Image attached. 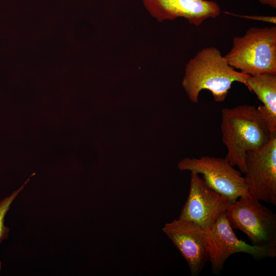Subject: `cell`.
Here are the masks:
<instances>
[{"instance_id": "cell-1", "label": "cell", "mask_w": 276, "mask_h": 276, "mask_svg": "<svg viewBox=\"0 0 276 276\" xmlns=\"http://www.w3.org/2000/svg\"><path fill=\"white\" fill-rule=\"evenodd\" d=\"M220 128L227 150L225 158L243 173L247 152L262 147L273 134L258 108L251 105L223 108Z\"/></svg>"}, {"instance_id": "cell-2", "label": "cell", "mask_w": 276, "mask_h": 276, "mask_svg": "<svg viewBox=\"0 0 276 276\" xmlns=\"http://www.w3.org/2000/svg\"><path fill=\"white\" fill-rule=\"evenodd\" d=\"M182 81V86L190 100L198 102L203 89L211 91L214 100L224 102L234 82L246 85L249 75L237 72L232 67L221 52L214 47L198 51L186 64Z\"/></svg>"}, {"instance_id": "cell-3", "label": "cell", "mask_w": 276, "mask_h": 276, "mask_svg": "<svg viewBox=\"0 0 276 276\" xmlns=\"http://www.w3.org/2000/svg\"><path fill=\"white\" fill-rule=\"evenodd\" d=\"M224 57L233 68L249 75L276 74V26L249 28L233 39Z\"/></svg>"}, {"instance_id": "cell-4", "label": "cell", "mask_w": 276, "mask_h": 276, "mask_svg": "<svg viewBox=\"0 0 276 276\" xmlns=\"http://www.w3.org/2000/svg\"><path fill=\"white\" fill-rule=\"evenodd\" d=\"M233 229L243 232L252 245L276 248V215L247 194L231 203L225 211Z\"/></svg>"}, {"instance_id": "cell-5", "label": "cell", "mask_w": 276, "mask_h": 276, "mask_svg": "<svg viewBox=\"0 0 276 276\" xmlns=\"http://www.w3.org/2000/svg\"><path fill=\"white\" fill-rule=\"evenodd\" d=\"M178 167L181 170L201 174L210 188L226 197L231 203L240 196L249 194L244 177L226 158L210 156L188 157L179 162Z\"/></svg>"}, {"instance_id": "cell-6", "label": "cell", "mask_w": 276, "mask_h": 276, "mask_svg": "<svg viewBox=\"0 0 276 276\" xmlns=\"http://www.w3.org/2000/svg\"><path fill=\"white\" fill-rule=\"evenodd\" d=\"M245 166L249 194L276 205V132L262 147L247 152Z\"/></svg>"}, {"instance_id": "cell-7", "label": "cell", "mask_w": 276, "mask_h": 276, "mask_svg": "<svg viewBox=\"0 0 276 276\" xmlns=\"http://www.w3.org/2000/svg\"><path fill=\"white\" fill-rule=\"evenodd\" d=\"M233 229L224 212L206 231L209 238V261L213 272L219 273L226 260L234 254H247L257 260L276 256V248L247 244L238 239Z\"/></svg>"}, {"instance_id": "cell-8", "label": "cell", "mask_w": 276, "mask_h": 276, "mask_svg": "<svg viewBox=\"0 0 276 276\" xmlns=\"http://www.w3.org/2000/svg\"><path fill=\"white\" fill-rule=\"evenodd\" d=\"M231 203L210 188L198 173L191 172L189 193L178 218L193 222L207 231Z\"/></svg>"}, {"instance_id": "cell-9", "label": "cell", "mask_w": 276, "mask_h": 276, "mask_svg": "<svg viewBox=\"0 0 276 276\" xmlns=\"http://www.w3.org/2000/svg\"><path fill=\"white\" fill-rule=\"evenodd\" d=\"M186 260L192 275L197 276L209 261V238L198 224L178 219L167 223L162 229Z\"/></svg>"}, {"instance_id": "cell-10", "label": "cell", "mask_w": 276, "mask_h": 276, "mask_svg": "<svg viewBox=\"0 0 276 276\" xmlns=\"http://www.w3.org/2000/svg\"><path fill=\"white\" fill-rule=\"evenodd\" d=\"M149 13L158 22L186 19L195 26L200 25L208 18H215L221 13L219 5L208 0H142Z\"/></svg>"}, {"instance_id": "cell-11", "label": "cell", "mask_w": 276, "mask_h": 276, "mask_svg": "<svg viewBox=\"0 0 276 276\" xmlns=\"http://www.w3.org/2000/svg\"><path fill=\"white\" fill-rule=\"evenodd\" d=\"M246 86L262 103L257 108L271 133L276 132V74L249 75Z\"/></svg>"}, {"instance_id": "cell-12", "label": "cell", "mask_w": 276, "mask_h": 276, "mask_svg": "<svg viewBox=\"0 0 276 276\" xmlns=\"http://www.w3.org/2000/svg\"><path fill=\"white\" fill-rule=\"evenodd\" d=\"M35 174V173H33L20 188L13 191L10 195L0 200V244L4 239L8 238L10 231V228L5 225V217L15 198L28 182L30 178Z\"/></svg>"}, {"instance_id": "cell-13", "label": "cell", "mask_w": 276, "mask_h": 276, "mask_svg": "<svg viewBox=\"0 0 276 276\" xmlns=\"http://www.w3.org/2000/svg\"><path fill=\"white\" fill-rule=\"evenodd\" d=\"M263 5H268L273 8H276V0H259Z\"/></svg>"}, {"instance_id": "cell-14", "label": "cell", "mask_w": 276, "mask_h": 276, "mask_svg": "<svg viewBox=\"0 0 276 276\" xmlns=\"http://www.w3.org/2000/svg\"><path fill=\"white\" fill-rule=\"evenodd\" d=\"M1 268H2V262L0 261V271L1 270Z\"/></svg>"}]
</instances>
